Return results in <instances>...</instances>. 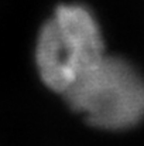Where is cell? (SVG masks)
Instances as JSON below:
<instances>
[{
  "label": "cell",
  "mask_w": 144,
  "mask_h": 146,
  "mask_svg": "<svg viewBox=\"0 0 144 146\" xmlns=\"http://www.w3.org/2000/svg\"><path fill=\"white\" fill-rule=\"evenodd\" d=\"M103 57L100 29L84 6H59L40 31L37 68L44 84L55 92L65 95Z\"/></svg>",
  "instance_id": "6da1fadb"
},
{
  "label": "cell",
  "mask_w": 144,
  "mask_h": 146,
  "mask_svg": "<svg viewBox=\"0 0 144 146\" xmlns=\"http://www.w3.org/2000/svg\"><path fill=\"white\" fill-rule=\"evenodd\" d=\"M65 98L74 111L102 129H127L144 118V78L117 57L105 55Z\"/></svg>",
  "instance_id": "7a4b0ae2"
}]
</instances>
